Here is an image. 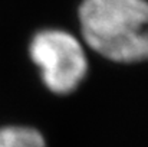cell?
<instances>
[{
    "label": "cell",
    "instance_id": "cell-1",
    "mask_svg": "<svg viewBox=\"0 0 148 147\" xmlns=\"http://www.w3.org/2000/svg\"><path fill=\"white\" fill-rule=\"evenodd\" d=\"M145 0H82L79 25L85 43L108 61L132 63L148 53Z\"/></svg>",
    "mask_w": 148,
    "mask_h": 147
},
{
    "label": "cell",
    "instance_id": "cell-2",
    "mask_svg": "<svg viewBox=\"0 0 148 147\" xmlns=\"http://www.w3.org/2000/svg\"><path fill=\"white\" fill-rule=\"evenodd\" d=\"M29 55L39 68L45 87L53 94L66 95L75 91L88 74V58L81 42L62 29L38 32Z\"/></svg>",
    "mask_w": 148,
    "mask_h": 147
},
{
    "label": "cell",
    "instance_id": "cell-3",
    "mask_svg": "<svg viewBox=\"0 0 148 147\" xmlns=\"http://www.w3.org/2000/svg\"><path fill=\"white\" fill-rule=\"evenodd\" d=\"M0 147H46L43 136L30 127H0Z\"/></svg>",
    "mask_w": 148,
    "mask_h": 147
}]
</instances>
